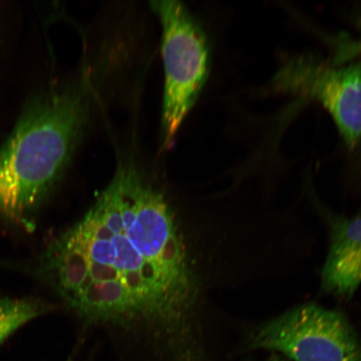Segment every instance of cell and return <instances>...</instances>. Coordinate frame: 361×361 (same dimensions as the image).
Returning a JSON list of instances; mask_svg holds the SVG:
<instances>
[{
  "mask_svg": "<svg viewBox=\"0 0 361 361\" xmlns=\"http://www.w3.org/2000/svg\"><path fill=\"white\" fill-rule=\"evenodd\" d=\"M264 361H291V360L284 358L281 355H279L277 354H272L269 356V358L266 359Z\"/></svg>",
  "mask_w": 361,
  "mask_h": 361,
  "instance_id": "ba28073f",
  "label": "cell"
},
{
  "mask_svg": "<svg viewBox=\"0 0 361 361\" xmlns=\"http://www.w3.org/2000/svg\"><path fill=\"white\" fill-rule=\"evenodd\" d=\"M55 308L34 298L0 300V345L25 324Z\"/></svg>",
  "mask_w": 361,
  "mask_h": 361,
  "instance_id": "52a82bcc",
  "label": "cell"
},
{
  "mask_svg": "<svg viewBox=\"0 0 361 361\" xmlns=\"http://www.w3.org/2000/svg\"><path fill=\"white\" fill-rule=\"evenodd\" d=\"M159 19L164 66L161 141L165 150L197 101L210 69V51L200 21L180 1H152Z\"/></svg>",
  "mask_w": 361,
  "mask_h": 361,
  "instance_id": "277c9868",
  "label": "cell"
},
{
  "mask_svg": "<svg viewBox=\"0 0 361 361\" xmlns=\"http://www.w3.org/2000/svg\"><path fill=\"white\" fill-rule=\"evenodd\" d=\"M39 269L88 324L180 336L202 301L173 207L134 166H119L87 213L49 243Z\"/></svg>",
  "mask_w": 361,
  "mask_h": 361,
  "instance_id": "6da1fadb",
  "label": "cell"
},
{
  "mask_svg": "<svg viewBox=\"0 0 361 361\" xmlns=\"http://www.w3.org/2000/svg\"><path fill=\"white\" fill-rule=\"evenodd\" d=\"M82 81L42 90L27 102L0 148V220L30 231L82 141L92 111Z\"/></svg>",
  "mask_w": 361,
  "mask_h": 361,
  "instance_id": "7a4b0ae2",
  "label": "cell"
},
{
  "mask_svg": "<svg viewBox=\"0 0 361 361\" xmlns=\"http://www.w3.org/2000/svg\"><path fill=\"white\" fill-rule=\"evenodd\" d=\"M270 85L275 93L319 103L332 116L347 147L361 142V59L333 66L314 56H297L283 63Z\"/></svg>",
  "mask_w": 361,
  "mask_h": 361,
  "instance_id": "5b68a950",
  "label": "cell"
},
{
  "mask_svg": "<svg viewBox=\"0 0 361 361\" xmlns=\"http://www.w3.org/2000/svg\"><path fill=\"white\" fill-rule=\"evenodd\" d=\"M306 197L329 235V250L320 273V290L350 300L361 286V211L353 216L338 214L308 185Z\"/></svg>",
  "mask_w": 361,
  "mask_h": 361,
  "instance_id": "8992f818",
  "label": "cell"
},
{
  "mask_svg": "<svg viewBox=\"0 0 361 361\" xmlns=\"http://www.w3.org/2000/svg\"><path fill=\"white\" fill-rule=\"evenodd\" d=\"M242 329L241 353L269 350L291 361H361V336L348 317L314 303Z\"/></svg>",
  "mask_w": 361,
  "mask_h": 361,
  "instance_id": "3957f363",
  "label": "cell"
}]
</instances>
